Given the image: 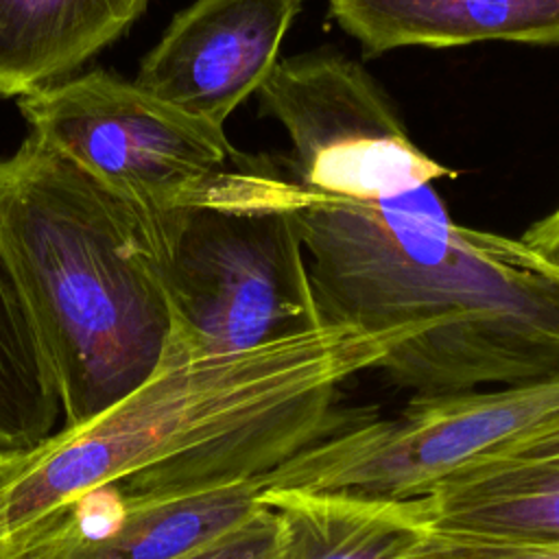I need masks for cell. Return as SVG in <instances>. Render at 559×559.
Wrapping results in <instances>:
<instances>
[{"label":"cell","instance_id":"1","mask_svg":"<svg viewBox=\"0 0 559 559\" xmlns=\"http://www.w3.org/2000/svg\"><path fill=\"white\" fill-rule=\"evenodd\" d=\"M288 197L321 321L404 334L378 365L397 386L443 395L559 371V275L522 238L456 225L432 183L347 201L288 168Z\"/></svg>","mask_w":559,"mask_h":559},{"label":"cell","instance_id":"2","mask_svg":"<svg viewBox=\"0 0 559 559\" xmlns=\"http://www.w3.org/2000/svg\"><path fill=\"white\" fill-rule=\"evenodd\" d=\"M404 334L323 323L238 354L199 356L173 334L153 371L94 419L28 450L9 489V559L41 524L98 487L203 491L264 478L341 428L334 397L378 369Z\"/></svg>","mask_w":559,"mask_h":559},{"label":"cell","instance_id":"3","mask_svg":"<svg viewBox=\"0 0 559 559\" xmlns=\"http://www.w3.org/2000/svg\"><path fill=\"white\" fill-rule=\"evenodd\" d=\"M0 249L68 428L94 419L153 376L173 314L144 207L28 133L0 159Z\"/></svg>","mask_w":559,"mask_h":559},{"label":"cell","instance_id":"4","mask_svg":"<svg viewBox=\"0 0 559 559\" xmlns=\"http://www.w3.org/2000/svg\"><path fill=\"white\" fill-rule=\"evenodd\" d=\"M146 214L173 336L192 354H238L323 325L286 159L236 153Z\"/></svg>","mask_w":559,"mask_h":559},{"label":"cell","instance_id":"5","mask_svg":"<svg viewBox=\"0 0 559 559\" xmlns=\"http://www.w3.org/2000/svg\"><path fill=\"white\" fill-rule=\"evenodd\" d=\"M559 428V371L496 391L415 395L391 419H358L304 448L264 489L415 500L441 480Z\"/></svg>","mask_w":559,"mask_h":559},{"label":"cell","instance_id":"6","mask_svg":"<svg viewBox=\"0 0 559 559\" xmlns=\"http://www.w3.org/2000/svg\"><path fill=\"white\" fill-rule=\"evenodd\" d=\"M258 96L290 140L293 177L312 192L380 201L454 175L411 138L378 81L347 55L321 48L277 61Z\"/></svg>","mask_w":559,"mask_h":559},{"label":"cell","instance_id":"7","mask_svg":"<svg viewBox=\"0 0 559 559\" xmlns=\"http://www.w3.org/2000/svg\"><path fill=\"white\" fill-rule=\"evenodd\" d=\"M17 105L31 135L144 210L168 205L238 153L225 131L103 70L35 87Z\"/></svg>","mask_w":559,"mask_h":559},{"label":"cell","instance_id":"8","mask_svg":"<svg viewBox=\"0 0 559 559\" xmlns=\"http://www.w3.org/2000/svg\"><path fill=\"white\" fill-rule=\"evenodd\" d=\"M301 0H194L144 57L142 92L225 131L229 114L262 87Z\"/></svg>","mask_w":559,"mask_h":559},{"label":"cell","instance_id":"9","mask_svg":"<svg viewBox=\"0 0 559 559\" xmlns=\"http://www.w3.org/2000/svg\"><path fill=\"white\" fill-rule=\"evenodd\" d=\"M264 478L203 491L92 489L41 524L11 559H181L262 507Z\"/></svg>","mask_w":559,"mask_h":559},{"label":"cell","instance_id":"10","mask_svg":"<svg viewBox=\"0 0 559 559\" xmlns=\"http://www.w3.org/2000/svg\"><path fill=\"white\" fill-rule=\"evenodd\" d=\"M367 57L478 41L559 46V0H328Z\"/></svg>","mask_w":559,"mask_h":559},{"label":"cell","instance_id":"11","mask_svg":"<svg viewBox=\"0 0 559 559\" xmlns=\"http://www.w3.org/2000/svg\"><path fill=\"white\" fill-rule=\"evenodd\" d=\"M419 500L430 526L559 539V428L441 480Z\"/></svg>","mask_w":559,"mask_h":559},{"label":"cell","instance_id":"12","mask_svg":"<svg viewBox=\"0 0 559 559\" xmlns=\"http://www.w3.org/2000/svg\"><path fill=\"white\" fill-rule=\"evenodd\" d=\"M275 511L280 559H400L430 522L421 500L264 489Z\"/></svg>","mask_w":559,"mask_h":559},{"label":"cell","instance_id":"13","mask_svg":"<svg viewBox=\"0 0 559 559\" xmlns=\"http://www.w3.org/2000/svg\"><path fill=\"white\" fill-rule=\"evenodd\" d=\"M146 0H0V96H22L114 41Z\"/></svg>","mask_w":559,"mask_h":559},{"label":"cell","instance_id":"14","mask_svg":"<svg viewBox=\"0 0 559 559\" xmlns=\"http://www.w3.org/2000/svg\"><path fill=\"white\" fill-rule=\"evenodd\" d=\"M59 411L44 347L0 249V448L35 450L55 435Z\"/></svg>","mask_w":559,"mask_h":559},{"label":"cell","instance_id":"15","mask_svg":"<svg viewBox=\"0 0 559 559\" xmlns=\"http://www.w3.org/2000/svg\"><path fill=\"white\" fill-rule=\"evenodd\" d=\"M400 559H559V539L430 526Z\"/></svg>","mask_w":559,"mask_h":559},{"label":"cell","instance_id":"16","mask_svg":"<svg viewBox=\"0 0 559 559\" xmlns=\"http://www.w3.org/2000/svg\"><path fill=\"white\" fill-rule=\"evenodd\" d=\"M181 559H280L275 511L262 502L245 522Z\"/></svg>","mask_w":559,"mask_h":559},{"label":"cell","instance_id":"17","mask_svg":"<svg viewBox=\"0 0 559 559\" xmlns=\"http://www.w3.org/2000/svg\"><path fill=\"white\" fill-rule=\"evenodd\" d=\"M522 242L559 275V210L535 221L524 231Z\"/></svg>","mask_w":559,"mask_h":559},{"label":"cell","instance_id":"18","mask_svg":"<svg viewBox=\"0 0 559 559\" xmlns=\"http://www.w3.org/2000/svg\"><path fill=\"white\" fill-rule=\"evenodd\" d=\"M28 452L2 450L0 448V559H9V537H7V502L9 489L17 472L22 469Z\"/></svg>","mask_w":559,"mask_h":559},{"label":"cell","instance_id":"19","mask_svg":"<svg viewBox=\"0 0 559 559\" xmlns=\"http://www.w3.org/2000/svg\"><path fill=\"white\" fill-rule=\"evenodd\" d=\"M557 210H559V207H557Z\"/></svg>","mask_w":559,"mask_h":559}]
</instances>
